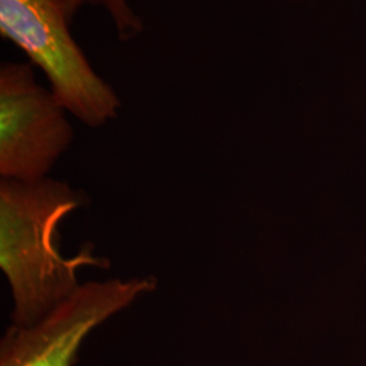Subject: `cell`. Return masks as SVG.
<instances>
[{
  "label": "cell",
  "instance_id": "5",
  "mask_svg": "<svg viewBox=\"0 0 366 366\" xmlns=\"http://www.w3.org/2000/svg\"><path fill=\"white\" fill-rule=\"evenodd\" d=\"M68 11L74 16L80 9L92 6L104 10L122 41L136 39L144 30L142 16L134 10L132 0H64Z\"/></svg>",
  "mask_w": 366,
  "mask_h": 366
},
{
  "label": "cell",
  "instance_id": "2",
  "mask_svg": "<svg viewBox=\"0 0 366 366\" xmlns=\"http://www.w3.org/2000/svg\"><path fill=\"white\" fill-rule=\"evenodd\" d=\"M64 0H0V36L26 54L68 113L90 128L116 119L121 99L74 39Z\"/></svg>",
  "mask_w": 366,
  "mask_h": 366
},
{
  "label": "cell",
  "instance_id": "4",
  "mask_svg": "<svg viewBox=\"0 0 366 366\" xmlns=\"http://www.w3.org/2000/svg\"><path fill=\"white\" fill-rule=\"evenodd\" d=\"M68 110L30 63L0 66V178L39 181L74 143Z\"/></svg>",
  "mask_w": 366,
  "mask_h": 366
},
{
  "label": "cell",
  "instance_id": "1",
  "mask_svg": "<svg viewBox=\"0 0 366 366\" xmlns=\"http://www.w3.org/2000/svg\"><path fill=\"white\" fill-rule=\"evenodd\" d=\"M81 199L52 177L0 181V267L11 289L13 325L37 323L81 285L80 269L105 264L92 249L69 258L60 247V227Z\"/></svg>",
  "mask_w": 366,
  "mask_h": 366
},
{
  "label": "cell",
  "instance_id": "3",
  "mask_svg": "<svg viewBox=\"0 0 366 366\" xmlns=\"http://www.w3.org/2000/svg\"><path fill=\"white\" fill-rule=\"evenodd\" d=\"M154 277L89 281L31 326L11 325L0 340V366H74L97 328L155 292Z\"/></svg>",
  "mask_w": 366,
  "mask_h": 366
}]
</instances>
